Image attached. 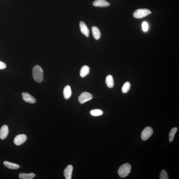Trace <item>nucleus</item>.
Returning a JSON list of instances; mask_svg holds the SVG:
<instances>
[{
	"label": "nucleus",
	"mask_w": 179,
	"mask_h": 179,
	"mask_svg": "<svg viewBox=\"0 0 179 179\" xmlns=\"http://www.w3.org/2000/svg\"><path fill=\"white\" fill-rule=\"evenodd\" d=\"M142 29L144 32L147 31L148 29V25L145 22H144L142 24Z\"/></svg>",
	"instance_id": "4be33fe9"
},
{
	"label": "nucleus",
	"mask_w": 179,
	"mask_h": 179,
	"mask_svg": "<svg viewBox=\"0 0 179 179\" xmlns=\"http://www.w3.org/2000/svg\"><path fill=\"white\" fill-rule=\"evenodd\" d=\"M91 115L93 116H98L102 115L103 112L100 109H94L90 111Z\"/></svg>",
	"instance_id": "a211bd4d"
},
{
	"label": "nucleus",
	"mask_w": 179,
	"mask_h": 179,
	"mask_svg": "<svg viewBox=\"0 0 179 179\" xmlns=\"http://www.w3.org/2000/svg\"><path fill=\"white\" fill-rule=\"evenodd\" d=\"M131 165L129 163H125L120 166L118 170V173L122 178H125L130 173Z\"/></svg>",
	"instance_id": "f03ea898"
},
{
	"label": "nucleus",
	"mask_w": 179,
	"mask_h": 179,
	"mask_svg": "<svg viewBox=\"0 0 179 179\" xmlns=\"http://www.w3.org/2000/svg\"><path fill=\"white\" fill-rule=\"evenodd\" d=\"M73 167L72 165H69L64 171V175L66 179H71L72 178Z\"/></svg>",
	"instance_id": "1a4fd4ad"
},
{
	"label": "nucleus",
	"mask_w": 179,
	"mask_h": 179,
	"mask_svg": "<svg viewBox=\"0 0 179 179\" xmlns=\"http://www.w3.org/2000/svg\"><path fill=\"white\" fill-rule=\"evenodd\" d=\"M93 98L92 95L89 93L84 92L81 94L78 98V101L81 104L91 100Z\"/></svg>",
	"instance_id": "20e7f679"
},
{
	"label": "nucleus",
	"mask_w": 179,
	"mask_h": 179,
	"mask_svg": "<svg viewBox=\"0 0 179 179\" xmlns=\"http://www.w3.org/2000/svg\"><path fill=\"white\" fill-rule=\"evenodd\" d=\"M9 133L8 127L4 125L1 127L0 129V138L4 140L7 136Z\"/></svg>",
	"instance_id": "6e6552de"
},
{
	"label": "nucleus",
	"mask_w": 179,
	"mask_h": 179,
	"mask_svg": "<svg viewBox=\"0 0 179 179\" xmlns=\"http://www.w3.org/2000/svg\"><path fill=\"white\" fill-rule=\"evenodd\" d=\"M151 14V12L147 9H140L135 11L133 16L135 18L140 19L147 16Z\"/></svg>",
	"instance_id": "7ed1b4c3"
},
{
	"label": "nucleus",
	"mask_w": 179,
	"mask_h": 179,
	"mask_svg": "<svg viewBox=\"0 0 179 179\" xmlns=\"http://www.w3.org/2000/svg\"><path fill=\"white\" fill-rule=\"evenodd\" d=\"M130 83L129 82H126L125 83L122 88V91L123 93H126L128 92L130 89Z\"/></svg>",
	"instance_id": "6ab92c4d"
},
{
	"label": "nucleus",
	"mask_w": 179,
	"mask_h": 179,
	"mask_svg": "<svg viewBox=\"0 0 179 179\" xmlns=\"http://www.w3.org/2000/svg\"><path fill=\"white\" fill-rule=\"evenodd\" d=\"M153 133V130L150 127H146L144 129L141 133V139L143 141L147 140L151 136Z\"/></svg>",
	"instance_id": "39448f33"
},
{
	"label": "nucleus",
	"mask_w": 179,
	"mask_h": 179,
	"mask_svg": "<svg viewBox=\"0 0 179 179\" xmlns=\"http://www.w3.org/2000/svg\"><path fill=\"white\" fill-rule=\"evenodd\" d=\"M90 72V68L88 66H83L80 71V75L82 77H84Z\"/></svg>",
	"instance_id": "dca6fc26"
},
{
	"label": "nucleus",
	"mask_w": 179,
	"mask_h": 179,
	"mask_svg": "<svg viewBox=\"0 0 179 179\" xmlns=\"http://www.w3.org/2000/svg\"><path fill=\"white\" fill-rule=\"evenodd\" d=\"M80 28L82 33L86 36L89 37V30L88 28L87 25L83 21L80 22L79 24Z\"/></svg>",
	"instance_id": "9d476101"
},
{
	"label": "nucleus",
	"mask_w": 179,
	"mask_h": 179,
	"mask_svg": "<svg viewBox=\"0 0 179 179\" xmlns=\"http://www.w3.org/2000/svg\"><path fill=\"white\" fill-rule=\"evenodd\" d=\"M92 33L94 38L96 40H98L101 38V34L98 28L95 26L92 28Z\"/></svg>",
	"instance_id": "ddd939ff"
},
{
	"label": "nucleus",
	"mask_w": 179,
	"mask_h": 179,
	"mask_svg": "<svg viewBox=\"0 0 179 179\" xmlns=\"http://www.w3.org/2000/svg\"><path fill=\"white\" fill-rule=\"evenodd\" d=\"M6 67V65L4 62L0 61V70H3Z\"/></svg>",
	"instance_id": "5701e85b"
},
{
	"label": "nucleus",
	"mask_w": 179,
	"mask_h": 179,
	"mask_svg": "<svg viewBox=\"0 0 179 179\" xmlns=\"http://www.w3.org/2000/svg\"><path fill=\"white\" fill-rule=\"evenodd\" d=\"M178 130V128H172L169 133V141L172 142L173 141L174 135H175L177 131Z\"/></svg>",
	"instance_id": "aec40b11"
},
{
	"label": "nucleus",
	"mask_w": 179,
	"mask_h": 179,
	"mask_svg": "<svg viewBox=\"0 0 179 179\" xmlns=\"http://www.w3.org/2000/svg\"><path fill=\"white\" fill-rule=\"evenodd\" d=\"M44 72L41 67L36 65L34 67L32 71V74L34 80L39 83L42 82L44 79Z\"/></svg>",
	"instance_id": "f257e3e1"
},
{
	"label": "nucleus",
	"mask_w": 179,
	"mask_h": 179,
	"mask_svg": "<svg viewBox=\"0 0 179 179\" xmlns=\"http://www.w3.org/2000/svg\"><path fill=\"white\" fill-rule=\"evenodd\" d=\"M27 137L25 134H21L16 136L14 140V143L16 145L19 146L24 143L26 140Z\"/></svg>",
	"instance_id": "423d86ee"
},
{
	"label": "nucleus",
	"mask_w": 179,
	"mask_h": 179,
	"mask_svg": "<svg viewBox=\"0 0 179 179\" xmlns=\"http://www.w3.org/2000/svg\"><path fill=\"white\" fill-rule=\"evenodd\" d=\"M22 94L23 100L25 102L31 103H34L36 102V99L28 93L23 92Z\"/></svg>",
	"instance_id": "0eeeda50"
},
{
	"label": "nucleus",
	"mask_w": 179,
	"mask_h": 179,
	"mask_svg": "<svg viewBox=\"0 0 179 179\" xmlns=\"http://www.w3.org/2000/svg\"><path fill=\"white\" fill-rule=\"evenodd\" d=\"M93 5L95 7H105L109 6L110 3L105 0H96L93 2Z\"/></svg>",
	"instance_id": "9b49d317"
},
{
	"label": "nucleus",
	"mask_w": 179,
	"mask_h": 179,
	"mask_svg": "<svg viewBox=\"0 0 179 179\" xmlns=\"http://www.w3.org/2000/svg\"><path fill=\"white\" fill-rule=\"evenodd\" d=\"M35 176V174L33 173L26 174L21 173L19 174V177L21 179H32Z\"/></svg>",
	"instance_id": "f3484780"
},
{
	"label": "nucleus",
	"mask_w": 179,
	"mask_h": 179,
	"mask_svg": "<svg viewBox=\"0 0 179 179\" xmlns=\"http://www.w3.org/2000/svg\"><path fill=\"white\" fill-rule=\"evenodd\" d=\"M159 178L161 179H169L168 174L166 171L165 170H163L161 171Z\"/></svg>",
	"instance_id": "412c9836"
},
{
	"label": "nucleus",
	"mask_w": 179,
	"mask_h": 179,
	"mask_svg": "<svg viewBox=\"0 0 179 179\" xmlns=\"http://www.w3.org/2000/svg\"><path fill=\"white\" fill-rule=\"evenodd\" d=\"M3 164L6 167L10 169L16 170L20 168V166L18 165L8 162L7 161H4Z\"/></svg>",
	"instance_id": "4468645a"
},
{
	"label": "nucleus",
	"mask_w": 179,
	"mask_h": 179,
	"mask_svg": "<svg viewBox=\"0 0 179 179\" xmlns=\"http://www.w3.org/2000/svg\"><path fill=\"white\" fill-rule=\"evenodd\" d=\"M63 93L64 98L66 100H68L70 97L72 96V91L70 86L67 85L64 87Z\"/></svg>",
	"instance_id": "f8f14e48"
},
{
	"label": "nucleus",
	"mask_w": 179,
	"mask_h": 179,
	"mask_svg": "<svg viewBox=\"0 0 179 179\" xmlns=\"http://www.w3.org/2000/svg\"><path fill=\"white\" fill-rule=\"evenodd\" d=\"M105 83L107 87L109 88H113L114 85L113 78L111 75H108L105 79Z\"/></svg>",
	"instance_id": "2eb2a0df"
}]
</instances>
